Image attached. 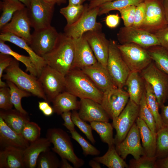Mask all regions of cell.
<instances>
[{
  "label": "cell",
  "mask_w": 168,
  "mask_h": 168,
  "mask_svg": "<svg viewBox=\"0 0 168 168\" xmlns=\"http://www.w3.org/2000/svg\"><path fill=\"white\" fill-rule=\"evenodd\" d=\"M74 55L72 39L64 33H59L53 49L42 57L47 65L65 76L71 69Z\"/></svg>",
  "instance_id": "6da1fadb"
},
{
  "label": "cell",
  "mask_w": 168,
  "mask_h": 168,
  "mask_svg": "<svg viewBox=\"0 0 168 168\" xmlns=\"http://www.w3.org/2000/svg\"><path fill=\"white\" fill-rule=\"evenodd\" d=\"M65 91L80 99H90L101 104L103 92L81 69H71L65 76Z\"/></svg>",
  "instance_id": "7a4b0ae2"
},
{
  "label": "cell",
  "mask_w": 168,
  "mask_h": 168,
  "mask_svg": "<svg viewBox=\"0 0 168 168\" xmlns=\"http://www.w3.org/2000/svg\"><path fill=\"white\" fill-rule=\"evenodd\" d=\"M5 71L3 79L12 82L20 89L47 101L46 96L38 78L24 72L20 68L18 61L14 58Z\"/></svg>",
  "instance_id": "3957f363"
},
{
  "label": "cell",
  "mask_w": 168,
  "mask_h": 168,
  "mask_svg": "<svg viewBox=\"0 0 168 168\" xmlns=\"http://www.w3.org/2000/svg\"><path fill=\"white\" fill-rule=\"evenodd\" d=\"M46 137L53 145L52 151L72 163L74 168H80L84 164V161L75 153L70 137L65 131L60 128H50Z\"/></svg>",
  "instance_id": "277c9868"
},
{
  "label": "cell",
  "mask_w": 168,
  "mask_h": 168,
  "mask_svg": "<svg viewBox=\"0 0 168 168\" xmlns=\"http://www.w3.org/2000/svg\"><path fill=\"white\" fill-rule=\"evenodd\" d=\"M139 73L151 85L161 108L168 100V74L159 69L153 61Z\"/></svg>",
  "instance_id": "5b68a950"
},
{
  "label": "cell",
  "mask_w": 168,
  "mask_h": 168,
  "mask_svg": "<svg viewBox=\"0 0 168 168\" xmlns=\"http://www.w3.org/2000/svg\"><path fill=\"white\" fill-rule=\"evenodd\" d=\"M117 44L114 40H110L106 67L116 86L123 89L131 71L123 59Z\"/></svg>",
  "instance_id": "8992f818"
},
{
  "label": "cell",
  "mask_w": 168,
  "mask_h": 168,
  "mask_svg": "<svg viewBox=\"0 0 168 168\" xmlns=\"http://www.w3.org/2000/svg\"><path fill=\"white\" fill-rule=\"evenodd\" d=\"M88 5L86 4L83 13L77 21L70 25H66L64 28V34L72 39L81 37L88 31H102V24L97 21L99 7L89 9Z\"/></svg>",
  "instance_id": "52a82bcc"
},
{
  "label": "cell",
  "mask_w": 168,
  "mask_h": 168,
  "mask_svg": "<svg viewBox=\"0 0 168 168\" xmlns=\"http://www.w3.org/2000/svg\"><path fill=\"white\" fill-rule=\"evenodd\" d=\"M117 47L131 72L140 73L152 61L147 49L137 44H118Z\"/></svg>",
  "instance_id": "ba28073f"
},
{
  "label": "cell",
  "mask_w": 168,
  "mask_h": 168,
  "mask_svg": "<svg viewBox=\"0 0 168 168\" xmlns=\"http://www.w3.org/2000/svg\"><path fill=\"white\" fill-rule=\"evenodd\" d=\"M144 1L146 6L145 17L139 28L154 34L168 25L163 0H144Z\"/></svg>",
  "instance_id": "9c48e42d"
},
{
  "label": "cell",
  "mask_w": 168,
  "mask_h": 168,
  "mask_svg": "<svg viewBox=\"0 0 168 168\" xmlns=\"http://www.w3.org/2000/svg\"><path fill=\"white\" fill-rule=\"evenodd\" d=\"M38 78L49 103L65 90V76L48 65L43 68Z\"/></svg>",
  "instance_id": "30bf717a"
},
{
  "label": "cell",
  "mask_w": 168,
  "mask_h": 168,
  "mask_svg": "<svg viewBox=\"0 0 168 168\" xmlns=\"http://www.w3.org/2000/svg\"><path fill=\"white\" fill-rule=\"evenodd\" d=\"M139 110V105L129 99L119 116L112 120V126L116 131L114 138L115 145L123 141L136 122Z\"/></svg>",
  "instance_id": "8fae6325"
},
{
  "label": "cell",
  "mask_w": 168,
  "mask_h": 168,
  "mask_svg": "<svg viewBox=\"0 0 168 168\" xmlns=\"http://www.w3.org/2000/svg\"><path fill=\"white\" fill-rule=\"evenodd\" d=\"M55 5L44 0H31L30 7L28 8V15L31 26L34 30L51 26Z\"/></svg>",
  "instance_id": "7c38bea8"
},
{
  "label": "cell",
  "mask_w": 168,
  "mask_h": 168,
  "mask_svg": "<svg viewBox=\"0 0 168 168\" xmlns=\"http://www.w3.org/2000/svg\"><path fill=\"white\" fill-rule=\"evenodd\" d=\"M120 44L134 43L146 49L160 45V43L154 34L133 26L120 28L117 35Z\"/></svg>",
  "instance_id": "4fadbf2b"
},
{
  "label": "cell",
  "mask_w": 168,
  "mask_h": 168,
  "mask_svg": "<svg viewBox=\"0 0 168 168\" xmlns=\"http://www.w3.org/2000/svg\"><path fill=\"white\" fill-rule=\"evenodd\" d=\"M129 100L127 91L116 87L103 92L100 104L110 119L113 120L122 112Z\"/></svg>",
  "instance_id": "5bb4252c"
},
{
  "label": "cell",
  "mask_w": 168,
  "mask_h": 168,
  "mask_svg": "<svg viewBox=\"0 0 168 168\" xmlns=\"http://www.w3.org/2000/svg\"><path fill=\"white\" fill-rule=\"evenodd\" d=\"M59 35V33L51 26L34 30L31 34L30 46L36 54L42 57L53 49Z\"/></svg>",
  "instance_id": "9a60e30c"
},
{
  "label": "cell",
  "mask_w": 168,
  "mask_h": 168,
  "mask_svg": "<svg viewBox=\"0 0 168 168\" xmlns=\"http://www.w3.org/2000/svg\"><path fill=\"white\" fill-rule=\"evenodd\" d=\"M30 27L28 8L26 7L16 12L10 21L0 29L1 33L14 34L24 39L30 45L31 36Z\"/></svg>",
  "instance_id": "2e32d148"
},
{
  "label": "cell",
  "mask_w": 168,
  "mask_h": 168,
  "mask_svg": "<svg viewBox=\"0 0 168 168\" xmlns=\"http://www.w3.org/2000/svg\"><path fill=\"white\" fill-rule=\"evenodd\" d=\"M141 139L139 130L135 122L123 141L115 145L116 149L124 160L129 155H132L134 159H138L141 156L146 155Z\"/></svg>",
  "instance_id": "e0dca14e"
},
{
  "label": "cell",
  "mask_w": 168,
  "mask_h": 168,
  "mask_svg": "<svg viewBox=\"0 0 168 168\" xmlns=\"http://www.w3.org/2000/svg\"><path fill=\"white\" fill-rule=\"evenodd\" d=\"M83 35L97 62L106 67L110 40L107 39L105 34L102 31H90L85 33Z\"/></svg>",
  "instance_id": "ac0fdd59"
},
{
  "label": "cell",
  "mask_w": 168,
  "mask_h": 168,
  "mask_svg": "<svg viewBox=\"0 0 168 168\" xmlns=\"http://www.w3.org/2000/svg\"><path fill=\"white\" fill-rule=\"evenodd\" d=\"M74 48V60L71 69H81L94 64L97 59L84 35L77 39H72Z\"/></svg>",
  "instance_id": "d6986e66"
},
{
  "label": "cell",
  "mask_w": 168,
  "mask_h": 168,
  "mask_svg": "<svg viewBox=\"0 0 168 168\" xmlns=\"http://www.w3.org/2000/svg\"><path fill=\"white\" fill-rule=\"evenodd\" d=\"M94 84L103 92L117 87L110 75L107 68L98 62L81 69Z\"/></svg>",
  "instance_id": "ffe728a7"
},
{
  "label": "cell",
  "mask_w": 168,
  "mask_h": 168,
  "mask_svg": "<svg viewBox=\"0 0 168 168\" xmlns=\"http://www.w3.org/2000/svg\"><path fill=\"white\" fill-rule=\"evenodd\" d=\"M79 110V116L85 121L109 122L110 118L101 104L92 100L80 99Z\"/></svg>",
  "instance_id": "44dd1931"
},
{
  "label": "cell",
  "mask_w": 168,
  "mask_h": 168,
  "mask_svg": "<svg viewBox=\"0 0 168 168\" xmlns=\"http://www.w3.org/2000/svg\"><path fill=\"white\" fill-rule=\"evenodd\" d=\"M30 144L21 134L12 130L0 117V145L2 149L12 146L25 149Z\"/></svg>",
  "instance_id": "7402d4cb"
},
{
  "label": "cell",
  "mask_w": 168,
  "mask_h": 168,
  "mask_svg": "<svg viewBox=\"0 0 168 168\" xmlns=\"http://www.w3.org/2000/svg\"><path fill=\"white\" fill-rule=\"evenodd\" d=\"M51 143L47 138H39L30 142L24 149V163L25 168H35L37 166L38 158L43 152L50 149Z\"/></svg>",
  "instance_id": "603a6c76"
},
{
  "label": "cell",
  "mask_w": 168,
  "mask_h": 168,
  "mask_svg": "<svg viewBox=\"0 0 168 168\" xmlns=\"http://www.w3.org/2000/svg\"><path fill=\"white\" fill-rule=\"evenodd\" d=\"M24 149L12 146L0 151V168H23Z\"/></svg>",
  "instance_id": "cb8c5ba5"
},
{
  "label": "cell",
  "mask_w": 168,
  "mask_h": 168,
  "mask_svg": "<svg viewBox=\"0 0 168 168\" xmlns=\"http://www.w3.org/2000/svg\"><path fill=\"white\" fill-rule=\"evenodd\" d=\"M0 40L4 42L8 41L12 43L25 50L33 60L40 76L43 68L47 64L42 57L38 55L32 49L30 45L21 38L9 33H1Z\"/></svg>",
  "instance_id": "d4e9b609"
},
{
  "label": "cell",
  "mask_w": 168,
  "mask_h": 168,
  "mask_svg": "<svg viewBox=\"0 0 168 168\" xmlns=\"http://www.w3.org/2000/svg\"><path fill=\"white\" fill-rule=\"evenodd\" d=\"M125 86L129 99L139 105L145 90L144 81L140 73L131 71L126 80Z\"/></svg>",
  "instance_id": "484cf974"
},
{
  "label": "cell",
  "mask_w": 168,
  "mask_h": 168,
  "mask_svg": "<svg viewBox=\"0 0 168 168\" xmlns=\"http://www.w3.org/2000/svg\"><path fill=\"white\" fill-rule=\"evenodd\" d=\"M77 98L66 91L61 93L52 102L54 113L59 115L65 112L79 110L80 101L77 100Z\"/></svg>",
  "instance_id": "4316f807"
},
{
  "label": "cell",
  "mask_w": 168,
  "mask_h": 168,
  "mask_svg": "<svg viewBox=\"0 0 168 168\" xmlns=\"http://www.w3.org/2000/svg\"><path fill=\"white\" fill-rule=\"evenodd\" d=\"M0 117L10 128L20 134L25 124L30 121L28 114L22 113L15 109L8 110L1 109Z\"/></svg>",
  "instance_id": "83f0119b"
},
{
  "label": "cell",
  "mask_w": 168,
  "mask_h": 168,
  "mask_svg": "<svg viewBox=\"0 0 168 168\" xmlns=\"http://www.w3.org/2000/svg\"><path fill=\"white\" fill-rule=\"evenodd\" d=\"M136 123L139 130L142 145L146 155L151 157L155 156L156 135L153 133L144 121L139 117L137 119Z\"/></svg>",
  "instance_id": "f1b7e54d"
},
{
  "label": "cell",
  "mask_w": 168,
  "mask_h": 168,
  "mask_svg": "<svg viewBox=\"0 0 168 168\" xmlns=\"http://www.w3.org/2000/svg\"><path fill=\"white\" fill-rule=\"evenodd\" d=\"M93 159L109 168H128V165L119 155L115 145L108 146V149L103 156H97Z\"/></svg>",
  "instance_id": "f546056e"
},
{
  "label": "cell",
  "mask_w": 168,
  "mask_h": 168,
  "mask_svg": "<svg viewBox=\"0 0 168 168\" xmlns=\"http://www.w3.org/2000/svg\"><path fill=\"white\" fill-rule=\"evenodd\" d=\"M26 6L18 0H2L0 9L2 11L0 18V29L7 24L12 19L14 13Z\"/></svg>",
  "instance_id": "4dcf8cb0"
},
{
  "label": "cell",
  "mask_w": 168,
  "mask_h": 168,
  "mask_svg": "<svg viewBox=\"0 0 168 168\" xmlns=\"http://www.w3.org/2000/svg\"><path fill=\"white\" fill-rule=\"evenodd\" d=\"M144 83L147 104L155 119L157 132L164 127L161 114L159 112V106L151 85L145 81Z\"/></svg>",
  "instance_id": "1f68e13d"
},
{
  "label": "cell",
  "mask_w": 168,
  "mask_h": 168,
  "mask_svg": "<svg viewBox=\"0 0 168 168\" xmlns=\"http://www.w3.org/2000/svg\"><path fill=\"white\" fill-rule=\"evenodd\" d=\"M0 52L12 56L18 61L22 62L26 67V71L38 77V73L32 59L29 56L20 54L13 51L10 47L5 44V42L0 40Z\"/></svg>",
  "instance_id": "d6a6232c"
},
{
  "label": "cell",
  "mask_w": 168,
  "mask_h": 168,
  "mask_svg": "<svg viewBox=\"0 0 168 168\" xmlns=\"http://www.w3.org/2000/svg\"><path fill=\"white\" fill-rule=\"evenodd\" d=\"M146 49L156 66L168 74V51L160 45L154 46Z\"/></svg>",
  "instance_id": "836d02e7"
},
{
  "label": "cell",
  "mask_w": 168,
  "mask_h": 168,
  "mask_svg": "<svg viewBox=\"0 0 168 168\" xmlns=\"http://www.w3.org/2000/svg\"><path fill=\"white\" fill-rule=\"evenodd\" d=\"M90 123L92 130L98 134L103 142L107 143L108 146L115 145L112 124L109 122L99 121Z\"/></svg>",
  "instance_id": "e575fe53"
},
{
  "label": "cell",
  "mask_w": 168,
  "mask_h": 168,
  "mask_svg": "<svg viewBox=\"0 0 168 168\" xmlns=\"http://www.w3.org/2000/svg\"><path fill=\"white\" fill-rule=\"evenodd\" d=\"M155 156L157 159L168 157V127L164 126L156 133Z\"/></svg>",
  "instance_id": "d590c367"
},
{
  "label": "cell",
  "mask_w": 168,
  "mask_h": 168,
  "mask_svg": "<svg viewBox=\"0 0 168 168\" xmlns=\"http://www.w3.org/2000/svg\"><path fill=\"white\" fill-rule=\"evenodd\" d=\"M144 0H114L105 2L99 6L98 16H100L110 11L132 6H136Z\"/></svg>",
  "instance_id": "8d00e7d4"
},
{
  "label": "cell",
  "mask_w": 168,
  "mask_h": 168,
  "mask_svg": "<svg viewBox=\"0 0 168 168\" xmlns=\"http://www.w3.org/2000/svg\"><path fill=\"white\" fill-rule=\"evenodd\" d=\"M6 82L10 89L11 100L15 109L22 113L28 114L23 108L21 100L23 98L29 97L32 94L30 92L20 89L11 82L8 81H6Z\"/></svg>",
  "instance_id": "74e56055"
},
{
  "label": "cell",
  "mask_w": 168,
  "mask_h": 168,
  "mask_svg": "<svg viewBox=\"0 0 168 168\" xmlns=\"http://www.w3.org/2000/svg\"><path fill=\"white\" fill-rule=\"evenodd\" d=\"M138 116L143 120L153 133L156 135V124L153 114L148 108L146 101L145 89L139 105Z\"/></svg>",
  "instance_id": "f35d334b"
},
{
  "label": "cell",
  "mask_w": 168,
  "mask_h": 168,
  "mask_svg": "<svg viewBox=\"0 0 168 168\" xmlns=\"http://www.w3.org/2000/svg\"><path fill=\"white\" fill-rule=\"evenodd\" d=\"M86 6V4L79 5H73L68 4L66 7L60 9L59 12L66 19L67 25H71L81 17L83 13Z\"/></svg>",
  "instance_id": "ab89813d"
},
{
  "label": "cell",
  "mask_w": 168,
  "mask_h": 168,
  "mask_svg": "<svg viewBox=\"0 0 168 168\" xmlns=\"http://www.w3.org/2000/svg\"><path fill=\"white\" fill-rule=\"evenodd\" d=\"M53 151L49 150L43 152L39 155L37 161L38 168H60V161Z\"/></svg>",
  "instance_id": "60d3db41"
},
{
  "label": "cell",
  "mask_w": 168,
  "mask_h": 168,
  "mask_svg": "<svg viewBox=\"0 0 168 168\" xmlns=\"http://www.w3.org/2000/svg\"><path fill=\"white\" fill-rule=\"evenodd\" d=\"M72 138L77 141L81 147L83 154L87 155L98 156L100 153V151L90 144L76 130L70 132Z\"/></svg>",
  "instance_id": "b9f144b4"
},
{
  "label": "cell",
  "mask_w": 168,
  "mask_h": 168,
  "mask_svg": "<svg viewBox=\"0 0 168 168\" xmlns=\"http://www.w3.org/2000/svg\"><path fill=\"white\" fill-rule=\"evenodd\" d=\"M41 129L36 123L29 121L24 125L21 134L30 142L40 138Z\"/></svg>",
  "instance_id": "7bdbcfd3"
},
{
  "label": "cell",
  "mask_w": 168,
  "mask_h": 168,
  "mask_svg": "<svg viewBox=\"0 0 168 168\" xmlns=\"http://www.w3.org/2000/svg\"><path fill=\"white\" fill-rule=\"evenodd\" d=\"M72 119L74 124L76 126L93 144L96 141L92 133V128L90 125L82 119L79 116L76 110H72Z\"/></svg>",
  "instance_id": "ee69618b"
},
{
  "label": "cell",
  "mask_w": 168,
  "mask_h": 168,
  "mask_svg": "<svg viewBox=\"0 0 168 168\" xmlns=\"http://www.w3.org/2000/svg\"><path fill=\"white\" fill-rule=\"evenodd\" d=\"M156 157L144 155L139 158H134L130 160L128 165L129 168H157Z\"/></svg>",
  "instance_id": "f6af8a7d"
},
{
  "label": "cell",
  "mask_w": 168,
  "mask_h": 168,
  "mask_svg": "<svg viewBox=\"0 0 168 168\" xmlns=\"http://www.w3.org/2000/svg\"><path fill=\"white\" fill-rule=\"evenodd\" d=\"M136 6H130L119 9L121 17L122 19L125 26H133L135 18Z\"/></svg>",
  "instance_id": "bcb514c9"
},
{
  "label": "cell",
  "mask_w": 168,
  "mask_h": 168,
  "mask_svg": "<svg viewBox=\"0 0 168 168\" xmlns=\"http://www.w3.org/2000/svg\"><path fill=\"white\" fill-rule=\"evenodd\" d=\"M13 105L12 103L10 89L7 86L0 88V108L4 110L12 109Z\"/></svg>",
  "instance_id": "7dc6e473"
},
{
  "label": "cell",
  "mask_w": 168,
  "mask_h": 168,
  "mask_svg": "<svg viewBox=\"0 0 168 168\" xmlns=\"http://www.w3.org/2000/svg\"><path fill=\"white\" fill-rule=\"evenodd\" d=\"M146 6L143 1L136 6L134 22L133 26L139 28L144 20Z\"/></svg>",
  "instance_id": "c3c4849f"
},
{
  "label": "cell",
  "mask_w": 168,
  "mask_h": 168,
  "mask_svg": "<svg viewBox=\"0 0 168 168\" xmlns=\"http://www.w3.org/2000/svg\"><path fill=\"white\" fill-rule=\"evenodd\" d=\"M14 58L11 56L2 53L0 54V87H2L7 85L6 83L3 82L2 78L4 71L11 64Z\"/></svg>",
  "instance_id": "681fc988"
},
{
  "label": "cell",
  "mask_w": 168,
  "mask_h": 168,
  "mask_svg": "<svg viewBox=\"0 0 168 168\" xmlns=\"http://www.w3.org/2000/svg\"><path fill=\"white\" fill-rule=\"evenodd\" d=\"M161 46L168 51V25L154 34Z\"/></svg>",
  "instance_id": "f907efd6"
},
{
  "label": "cell",
  "mask_w": 168,
  "mask_h": 168,
  "mask_svg": "<svg viewBox=\"0 0 168 168\" xmlns=\"http://www.w3.org/2000/svg\"><path fill=\"white\" fill-rule=\"evenodd\" d=\"M61 116L64 121L63 125L64 126L69 132L75 130V125L72 119V112L70 111L65 112L63 113Z\"/></svg>",
  "instance_id": "816d5d0a"
},
{
  "label": "cell",
  "mask_w": 168,
  "mask_h": 168,
  "mask_svg": "<svg viewBox=\"0 0 168 168\" xmlns=\"http://www.w3.org/2000/svg\"><path fill=\"white\" fill-rule=\"evenodd\" d=\"M106 26L110 28H114L119 24L120 17L117 14H111L107 15L105 18Z\"/></svg>",
  "instance_id": "f5cc1de1"
},
{
  "label": "cell",
  "mask_w": 168,
  "mask_h": 168,
  "mask_svg": "<svg viewBox=\"0 0 168 168\" xmlns=\"http://www.w3.org/2000/svg\"><path fill=\"white\" fill-rule=\"evenodd\" d=\"M160 108H161L160 114L163 126L168 127V105H164Z\"/></svg>",
  "instance_id": "db71d44e"
},
{
  "label": "cell",
  "mask_w": 168,
  "mask_h": 168,
  "mask_svg": "<svg viewBox=\"0 0 168 168\" xmlns=\"http://www.w3.org/2000/svg\"><path fill=\"white\" fill-rule=\"evenodd\" d=\"M114 0H91L88 5L89 9L99 7L101 4L108 1Z\"/></svg>",
  "instance_id": "11a10c76"
},
{
  "label": "cell",
  "mask_w": 168,
  "mask_h": 168,
  "mask_svg": "<svg viewBox=\"0 0 168 168\" xmlns=\"http://www.w3.org/2000/svg\"><path fill=\"white\" fill-rule=\"evenodd\" d=\"M157 168H168V157L162 159H157Z\"/></svg>",
  "instance_id": "9f6ffc18"
},
{
  "label": "cell",
  "mask_w": 168,
  "mask_h": 168,
  "mask_svg": "<svg viewBox=\"0 0 168 168\" xmlns=\"http://www.w3.org/2000/svg\"><path fill=\"white\" fill-rule=\"evenodd\" d=\"M60 161V168H74L68 162V160L64 158H61Z\"/></svg>",
  "instance_id": "6f0895ef"
},
{
  "label": "cell",
  "mask_w": 168,
  "mask_h": 168,
  "mask_svg": "<svg viewBox=\"0 0 168 168\" xmlns=\"http://www.w3.org/2000/svg\"><path fill=\"white\" fill-rule=\"evenodd\" d=\"M49 105V103L46 101L38 102L39 109L41 112L46 109Z\"/></svg>",
  "instance_id": "680465c9"
},
{
  "label": "cell",
  "mask_w": 168,
  "mask_h": 168,
  "mask_svg": "<svg viewBox=\"0 0 168 168\" xmlns=\"http://www.w3.org/2000/svg\"><path fill=\"white\" fill-rule=\"evenodd\" d=\"M42 112L45 116H49L51 115L54 113V111L53 107L50 105Z\"/></svg>",
  "instance_id": "91938a15"
},
{
  "label": "cell",
  "mask_w": 168,
  "mask_h": 168,
  "mask_svg": "<svg viewBox=\"0 0 168 168\" xmlns=\"http://www.w3.org/2000/svg\"><path fill=\"white\" fill-rule=\"evenodd\" d=\"M89 166L92 168H101L100 163L94 160H91L88 162Z\"/></svg>",
  "instance_id": "94428289"
},
{
  "label": "cell",
  "mask_w": 168,
  "mask_h": 168,
  "mask_svg": "<svg viewBox=\"0 0 168 168\" xmlns=\"http://www.w3.org/2000/svg\"><path fill=\"white\" fill-rule=\"evenodd\" d=\"M48 3L54 4L55 5H60L62 4H65L67 2L66 0H44Z\"/></svg>",
  "instance_id": "6125c7cd"
},
{
  "label": "cell",
  "mask_w": 168,
  "mask_h": 168,
  "mask_svg": "<svg viewBox=\"0 0 168 168\" xmlns=\"http://www.w3.org/2000/svg\"><path fill=\"white\" fill-rule=\"evenodd\" d=\"M163 5L166 19L168 24V0H163Z\"/></svg>",
  "instance_id": "be15d7a7"
},
{
  "label": "cell",
  "mask_w": 168,
  "mask_h": 168,
  "mask_svg": "<svg viewBox=\"0 0 168 168\" xmlns=\"http://www.w3.org/2000/svg\"><path fill=\"white\" fill-rule=\"evenodd\" d=\"M68 4L70 5H79L82 4L84 0H68Z\"/></svg>",
  "instance_id": "e7e4bbea"
},
{
  "label": "cell",
  "mask_w": 168,
  "mask_h": 168,
  "mask_svg": "<svg viewBox=\"0 0 168 168\" xmlns=\"http://www.w3.org/2000/svg\"><path fill=\"white\" fill-rule=\"evenodd\" d=\"M24 4L26 7L29 8L30 7L31 0H18Z\"/></svg>",
  "instance_id": "03108f58"
},
{
  "label": "cell",
  "mask_w": 168,
  "mask_h": 168,
  "mask_svg": "<svg viewBox=\"0 0 168 168\" xmlns=\"http://www.w3.org/2000/svg\"><path fill=\"white\" fill-rule=\"evenodd\" d=\"M91 0H84V2H85L86 1H90Z\"/></svg>",
  "instance_id": "003e7915"
}]
</instances>
